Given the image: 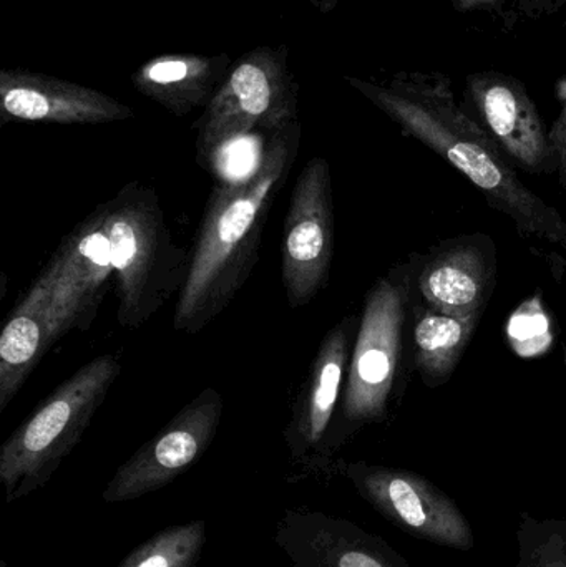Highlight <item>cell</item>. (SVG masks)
I'll use <instances>...</instances> for the list:
<instances>
[{
    "label": "cell",
    "mask_w": 566,
    "mask_h": 567,
    "mask_svg": "<svg viewBox=\"0 0 566 567\" xmlns=\"http://www.w3.org/2000/svg\"><path fill=\"white\" fill-rule=\"evenodd\" d=\"M275 543L291 567H411L379 536L309 508L286 509Z\"/></svg>",
    "instance_id": "5bb4252c"
},
{
    "label": "cell",
    "mask_w": 566,
    "mask_h": 567,
    "mask_svg": "<svg viewBox=\"0 0 566 567\" xmlns=\"http://www.w3.org/2000/svg\"><path fill=\"white\" fill-rule=\"evenodd\" d=\"M301 123L266 140L255 168L213 189L196 236L188 279L178 296L173 329L198 333L251 278L276 195L291 175L301 146Z\"/></svg>",
    "instance_id": "7a4b0ae2"
},
{
    "label": "cell",
    "mask_w": 566,
    "mask_h": 567,
    "mask_svg": "<svg viewBox=\"0 0 566 567\" xmlns=\"http://www.w3.org/2000/svg\"><path fill=\"white\" fill-rule=\"evenodd\" d=\"M478 322V319H461L438 312L414 300L412 365L428 389H439L451 380Z\"/></svg>",
    "instance_id": "ac0fdd59"
},
{
    "label": "cell",
    "mask_w": 566,
    "mask_h": 567,
    "mask_svg": "<svg viewBox=\"0 0 566 567\" xmlns=\"http://www.w3.org/2000/svg\"><path fill=\"white\" fill-rule=\"evenodd\" d=\"M335 259V202L328 159L316 156L299 173L289 199L281 279L291 309L308 306L329 282Z\"/></svg>",
    "instance_id": "9c48e42d"
},
{
    "label": "cell",
    "mask_w": 566,
    "mask_h": 567,
    "mask_svg": "<svg viewBox=\"0 0 566 567\" xmlns=\"http://www.w3.org/2000/svg\"><path fill=\"white\" fill-rule=\"evenodd\" d=\"M465 100L515 168L528 175L557 176L550 132L521 80L502 72L472 73L465 80Z\"/></svg>",
    "instance_id": "7c38bea8"
},
{
    "label": "cell",
    "mask_w": 566,
    "mask_h": 567,
    "mask_svg": "<svg viewBox=\"0 0 566 567\" xmlns=\"http://www.w3.org/2000/svg\"><path fill=\"white\" fill-rule=\"evenodd\" d=\"M106 206L116 320L125 329H138L182 293L192 255L173 241L155 189L130 182Z\"/></svg>",
    "instance_id": "277c9868"
},
{
    "label": "cell",
    "mask_w": 566,
    "mask_h": 567,
    "mask_svg": "<svg viewBox=\"0 0 566 567\" xmlns=\"http://www.w3.org/2000/svg\"><path fill=\"white\" fill-rule=\"evenodd\" d=\"M358 326V317L346 316L326 333L292 403L291 419L285 430L288 483L316 480L328 485L339 476L341 460L331 453V435L344 395Z\"/></svg>",
    "instance_id": "52a82bcc"
},
{
    "label": "cell",
    "mask_w": 566,
    "mask_h": 567,
    "mask_svg": "<svg viewBox=\"0 0 566 567\" xmlns=\"http://www.w3.org/2000/svg\"><path fill=\"white\" fill-rule=\"evenodd\" d=\"M231 65L226 53H165L140 65L132 83L140 95L175 116H186L209 105Z\"/></svg>",
    "instance_id": "2e32d148"
},
{
    "label": "cell",
    "mask_w": 566,
    "mask_h": 567,
    "mask_svg": "<svg viewBox=\"0 0 566 567\" xmlns=\"http://www.w3.org/2000/svg\"><path fill=\"white\" fill-rule=\"evenodd\" d=\"M497 246L484 233L439 243L415 255L418 302L461 319H482L497 286Z\"/></svg>",
    "instance_id": "4fadbf2b"
},
{
    "label": "cell",
    "mask_w": 566,
    "mask_h": 567,
    "mask_svg": "<svg viewBox=\"0 0 566 567\" xmlns=\"http://www.w3.org/2000/svg\"><path fill=\"white\" fill-rule=\"evenodd\" d=\"M339 476H344L379 516L412 538L455 551L474 548V532L461 506L424 475L341 460Z\"/></svg>",
    "instance_id": "ba28073f"
},
{
    "label": "cell",
    "mask_w": 566,
    "mask_h": 567,
    "mask_svg": "<svg viewBox=\"0 0 566 567\" xmlns=\"http://www.w3.org/2000/svg\"><path fill=\"white\" fill-rule=\"evenodd\" d=\"M133 115L135 112L128 105L100 90L30 70H0L2 123L105 125Z\"/></svg>",
    "instance_id": "9a60e30c"
},
{
    "label": "cell",
    "mask_w": 566,
    "mask_h": 567,
    "mask_svg": "<svg viewBox=\"0 0 566 567\" xmlns=\"http://www.w3.org/2000/svg\"><path fill=\"white\" fill-rule=\"evenodd\" d=\"M415 255L392 266L369 289L359 317L339 416L331 435L336 453L368 425L385 422L404 389L412 359Z\"/></svg>",
    "instance_id": "3957f363"
},
{
    "label": "cell",
    "mask_w": 566,
    "mask_h": 567,
    "mask_svg": "<svg viewBox=\"0 0 566 567\" xmlns=\"http://www.w3.org/2000/svg\"><path fill=\"white\" fill-rule=\"evenodd\" d=\"M52 289L56 340L72 330L86 332L115 278L109 238V206L100 205L83 219L43 271Z\"/></svg>",
    "instance_id": "8fae6325"
},
{
    "label": "cell",
    "mask_w": 566,
    "mask_h": 567,
    "mask_svg": "<svg viewBox=\"0 0 566 567\" xmlns=\"http://www.w3.org/2000/svg\"><path fill=\"white\" fill-rule=\"evenodd\" d=\"M223 409L218 390H203L119 466L103 489V502H135L185 475L215 442Z\"/></svg>",
    "instance_id": "30bf717a"
},
{
    "label": "cell",
    "mask_w": 566,
    "mask_h": 567,
    "mask_svg": "<svg viewBox=\"0 0 566 567\" xmlns=\"http://www.w3.org/2000/svg\"><path fill=\"white\" fill-rule=\"evenodd\" d=\"M122 372L119 353H103L60 383L0 446L6 503H17L55 475L73 452Z\"/></svg>",
    "instance_id": "5b68a950"
},
{
    "label": "cell",
    "mask_w": 566,
    "mask_h": 567,
    "mask_svg": "<svg viewBox=\"0 0 566 567\" xmlns=\"http://www.w3.org/2000/svg\"><path fill=\"white\" fill-rule=\"evenodd\" d=\"M288 47H258L239 56L206 106L198 130V159L212 162L226 146L255 132L269 135L298 122L299 83Z\"/></svg>",
    "instance_id": "8992f818"
},
{
    "label": "cell",
    "mask_w": 566,
    "mask_h": 567,
    "mask_svg": "<svg viewBox=\"0 0 566 567\" xmlns=\"http://www.w3.org/2000/svg\"><path fill=\"white\" fill-rule=\"evenodd\" d=\"M0 567H10L6 561H0Z\"/></svg>",
    "instance_id": "cb8c5ba5"
},
{
    "label": "cell",
    "mask_w": 566,
    "mask_h": 567,
    "mask_svg": "<svg viewBox=\"0 0 566 567\" xmlns=\"http://www.w3.org/2000/svg\"><path fill=\"white\" fill-rule=\"evenodd\" d=\"M498 0H452V7L457 12H471V10L482 9V7L495 6Z\"/></svg>",
    "instance_id": "7402d4cb"
},
{
    "label": "cell",
    "mask_w": 566,
    "mask_h": 567,
    "mask_svg": "<svg viewBox=\"0 0 566 567\" xmlns=\"http://www.w3.org/2000/svg\"><path fill=\"white\" fill-rule=\"evenodd\" d=\"M515 567H566V519L522 513L517 526Z\"/></svg>",
    "instance_id": "ffe728a7"
},
{
    "label": "cell",
    "mask_w": 566,
    "mask_h": 567,
    "mask_svg": "<svg viewBox=\"0 0 566 567\" xmlns=\"http://www.w3.org/2000/svg\"><path fill=\"white\" fill-rule=\"evenodd\" d=\"M558 95H560L562 109L560 113H558L557 120H555L554 125H552V145H554L555 140L560 138V136H564L566 133V80L562 83L560 93H558Z\"/></svg>",
    "instance_id": "44dd1931"
},
{
    "label": "cell",
    "mask_w": 566,
    "mask_h": 567,
    "mask_svg": "<svg viewBox=\"0 0 566 567\" xmlns=\"http://www.w3.org/2000/svg\"><path fill=\"white\" fill-rule=\"evenodd\" d=\"M206 546V522L159 529L136 546L116 567H198Z\"/></svg>",
    "instance_id": "d6986e66"
},
{
    "label": "cell",
    "mask_w": 566,
    "mask_h": 567,
    "mask_svg": "<svg viewBox=\"0 0 566 567\" xmlns=\"http://www.w3.org/2000/svg\"><path fill=\"white\" fill-rule=\"evenodd\" d=\"M319 13H331L341 0H311Z\"/></svg>",
    "instance_id": "603a6c76"
},
{
    "label": "cell",
    "mask_w": 566,
    "mask_h": 567,
    "mask_svg": "<svg viewBox=\"0 0 566 567\" xmlns=\"http://www.w3.org/2000/svg\"><path fill=\"white\" fill-rule=\"evenodd\" d=\"M372 105L465 176L488 206L514 223L524 238L566 255V216L532 192L471 110L451 79L438 72H399L388 82L346 76Z\"/></svg>",
    "instance_id": "6da1fadb"
},
{
    "label": "cell",
    "mask_w": 566,
    "mask_h": 567,
    "mask_svg": "<svg viewBox=\"0 0 566 567\" xmlns=\"http://www.w3.org/2000/svg\"><path fill=\"white\" fill-rule=\"evenodd\" d=\"M55 342L52 289L42 275L17 303L0 336V412L12 403Z\"/></svg>",
    "instance_id": "e0dca14e"
}]
</instances>
